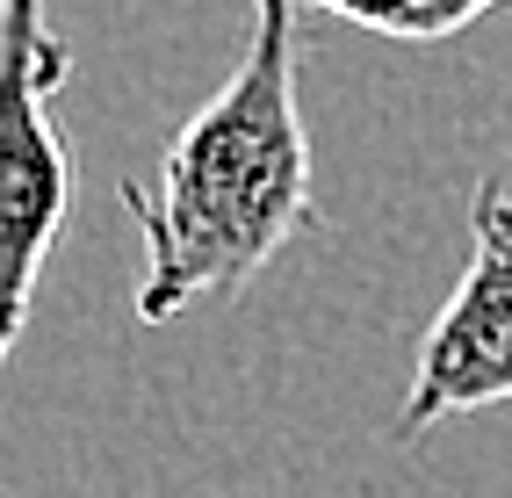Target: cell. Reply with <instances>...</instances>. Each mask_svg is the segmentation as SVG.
I'll return each mask as SVG.
<instances>
[{
  "label": "cell",
  "instance_id": "cell-4",
  "mask_svg": "<svg viewBox=\"0 0 512 498\" xmlns=\"http://www.w3.org/2000/svg\"><path fill=\"white\" fill-rule=\"evenodd\" d=\"M303 8H325L339 22L368 29V37H397V44H440L462 37L469 22H484L505 0H303Z\"/></svg>",
  "mask_w": 512,
  "mask_h": 498
},
{
  "label": "cell",
  "instance_id": "cell-2",
  "mask_svg": "<svg viewBox=\"0 0 512 498\" xmlns=\"http://www.w3.org/2000/svg\"><path fill=\"white\" fill-rule=\"evenodd\" d=\"M65 80L73 51L51 29V0H0V376L73 210V145L58 130Z\"/></svg>",
  "mask_w": 512,
  "mask_h": 498
},
{
  "label": "cell",
  "instance_id": "cell-3",
  "mask_svg": "<svg viewBox=\"0 0 512 498\" xmlns=\"http://www.w3.org/2000/svg\"><path fill=\"white\" fill-rule=\"evenodd\" d=\"M505 397H512V159H498L476 181L469 268L412 361V397L397 412V441H419L440 419L505 405Z\"/></svg>",
  "mask_w": 512,
  "mask_h": 498
},
{
  "label": "cell",
  "instance_id": "cell-1",
  "mask_svg": "<svg viewBox=\"0 0 512 498\" xmlns=\"http://www.w3.org/2000/svg\"><path fill=\"white\" fill-rule=\"evenodd\" d=\"M296 8L303 0H260L238 73L159 152V181H123V210L145 239V325L238 296L296 231L318 224L311 130L296 102Z\"/></svg>",
  "mask_w": 512,
  "mask_h": 498
}]
</instances>
